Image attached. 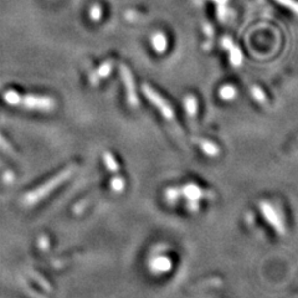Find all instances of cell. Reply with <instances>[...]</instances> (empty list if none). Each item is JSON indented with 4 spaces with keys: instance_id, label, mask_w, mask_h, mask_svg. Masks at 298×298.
<instances>
[{
    "instance_id": "1",
    "label": "cell",
    "mask_w": 298,
    "mask_h": 298,
    "mask_svg": "<svg viewBox=\"0 0 298 298\" xmlns=\"http://www.w3.org/2000/svg\"><path fill=\"white\" fill-rule=\"evenodd\" d=\"M73 173H75V167L66 168L65 170H62L61 173H58V174L56 175V177H53L52 179H50L49 182H46L43 187H40L39 189H36L35 192L31 193L30 201L31 202L38 201V200H40L43 197L50 194V193L53 192L56 188L60 187L61 184H63L66 180L70 179V178L73 175Z\"/></svg>"
},
{
    "instance_id": "16",
    "label": "cell",
    "mask_w": 298,
    "mask_h": 298,
    "mask_svg": "<svg viewBox=\"0 0 298 298\" xmlns=\"http://www.w3.org/2000/svg\"><path fill=\"white\" fill-rule=\"evenodd\" d=\"M101 15H102L101 6H99V5H94V6H92V9H91V18L94 19L95 21H97L99 18H101Z\"/></svg>"
},
{
    "instance_id": "15",
    "label": "cell",
    "mask_w": 298,
    "mask_h": 298,
    "mask_svg": "<svg viewBox=\"0 0 298 298\" xmlns=\"http://www.w3.org/2000/svg\"><path fill=\"white\" fill-rule=\"evenodd\" d=\"M187 209L189 210L190 212H193V214H195V212H198L200 210V202L195 201V200H188Z\"/></svg>"
},
{
    "instance_id": "17",
    "label": "cell",
    "mask_w": 298,
    "mask_h": 298,
    "mask_svg": "<svg viewBox=\"0 0 298 298\" xmlns=\"http://www.w3.org/2000/svg\"><path fill=\"white\" fill-rule=\"evenodd\" d=\"M252 94H253V96H255V99H257V101H260V102H265V97H263V95H262V92L260 91V89H253L252 90Z\"/></svg>"
},
{
    "instance_id": "8",
    "label": "cell",
    "mask_w": 298,
    "mask_h": 298,
    "mask_svg": "<svg viewBox=\"0 0 298 298\" xmlns=\"http://www.w3.org/2000/svg\"><path fill=\"white\" fill-rule=\"evenodd\" d=\"M112 71V62H104L101 67L97 68L94 73H92L91 76H90V82L91 85H97L102 79L107 77L111 73Z\"/></svg>"
},
{
    "instance_id": "13",
    "label": "cell",
    "mask_w": 298,
    "mask_h": 298,
    "mask_svg": "<svg viewBox=\"0 0 298 298\" xmlns=\"http://www.w3.org/2000/svg\"><path fill=\"white\" fill-rule=\"evenodd\" d=\"M164 197L165 199H167L168 202H170V204H174V202L178 201V199L180 198V190L179 188H167L164 192Z\"/></svg>"
},
{
    "instance_id": "12",
    "label": "cell",
    "mask_w": 298,
    "mask_h": 298,
    "mask_svg": "<svg viewBox=\"0 0 298 298\" xmlns=\"http://www.w3.org/2000/svg\"><path fill=\"white\" fill-rule=\"evenodd\" d=\"M219 95L224 101H231V99H235L236 90L235 87L230 86V85H226V86H222L221 89H220Z\"/></svg>"
},
{
    "instance_id": "5",
    "label": "cell",
    "mask_w": 298,
    "mask_h": 298,
    "mask_svg": "<svg viewBox=\"0 0 298 298\" xmlns=\"http://www.w3.org/2000/svg\"><path fill=\"white\" fill-rule=\"evenodd\" d=\"M180 197H184L185 200H195V201H200V200L205 199V198H212L214 194L211 192H206L199 185L194 184V183H189L183 187L179 188Z\"/></svg>"
},
{
    "instance_id": "10",
    "label": "cell",
    "mask_w": 298,
    "mask_h": 298,
    "mask_svg": "<svg viewBox=\"0 0 298 298\" xmlns=\"http://www.w3.org/2000/svg\"><path fill=\"white\" fill-rule=\"evenodd\" d=\"M184 108H185V111H187V113L189 114V116L194 117L195 114H197V111H198L197 99H195L194 96H192V95H189V96H185Z\"/></svg>"
},
{
    "instance_id": "3",
    "label": "cell",
    "mask_w": 298,
    "mask_h": 298,
    "mask_svg": "<svg viewBox=\"0 0 298 298\" xmlns=\"http://www.w3.org/2000/svg\"><path fill=\"white\" fill-rule=\"evenodd\" d=\"M261 212H262L263 217H265L266 221L275 229L276 233H278L280 235H283L286 233L285 230V224H283L282 219L280 217L278 212L276 211L275 207L267 201H261L260 204Z\"/></svg>"
},
{
    "instance_id": "7",
    "label": "cell",
    "mask_w": 298,
    "mask_h": 298,
    "mask_svg": "<svg viewBox=\"0 0 298 298\" xmlns=\"http://www.w3.org/2000/svg\"><path fill=\"white\" fill-rule=\"evenodd\" d=\"M195 142L199 144V147H200V149L202 150V153L206 154L207 157L215 158L220 154V148L214 143V142L209 141V139H202V138L198 139V141H195Z\"/></svg>"
},
{
    "instance_id": "14",
    "label": "cell",
    "mask_w": 298,
    "mask_h": 298,
    "mask_svg": "<svg viewBox=\"0 0 298 298\" xmlns=\"http://www.w3.org/2000/svg\"><path fill=\"white\" fill-rule=\"evenodd\" d=\"M111 187H112V189H113V192L122 193L124 190V187H126V182H124L123 178L117 175V177L112 178Z\"/></svg>"
},
{
    "instance_id": "11",
    "label": "cell",
    "mask_w": 298,
    "mask_h": 298,
    "mask_svg": "<svg viewBox=\"0 0 298 298\" xmlns=\"http://www.w3.org/2000/svg\"><path fill=\"white\" fill-rule=\"evenodd\" d=\"M153 46L155 48L157 52H164L167 48V38L163 34H155L153 36Z\"/></svg>"
},
{
    "instance_id": "2",
    "label": "cell",
    "mask_w": 298,
    "mask_h": 298,
    "mask_svg": "<svg viewBox=\"0 0 298 298\" xmlns=\"http://www.w3.org/2000/svg\"><path fill=\"white\" fill-rule=\"evenodd\" d=\"M143 94L149 101L157 107L158 111L162 113V116L164 117L165 119L172 121V119L174 118V111H173L172 106H170L155 90H153L152 87L148 86V85H143Z\"/></svg>"
},
{
    "instance_id": "4",
    "label": "cell",
    "mask_w": 298,
    "mask_h": 298,
    "mask_svg": "<svg viewBox=\"0 0 298 298\" xmlns=\"http://www.w3.org/2000/svg\"><path fill=\"white\" fill-rule=\"evenodd\" d=\"M121 76H122V79H123L124 86H126L127 101H128V104L131 107H133V108H136V107H138V104H139V99H138V96H137L133 76H132V73H131V71L128 70V67H126V66H122Z\"/></svg>"
},
{
    "instance_id": "6",
    "label": "cell",
    "mask_w": 298,
    "mask_h": 298,
    "mask_svg": "<svg viewBox=\"0 0 298 298\" xmlns=\"http://www.w3.org/2000/svg\"><path fill=\"white\" fill-rule=\"evenodd\" d=\"M172 267V261L167 256H155L149 262V270L154 275H162V273L169 272Z\"/></svg>"
},
{
    "instance_id": "9",
    "label": "cell",
    "mask_w": 298,
    "mask_h": 298,
    "mask_svg": "<svg viewBox=\"0 0 298 298\" xmlns=\"http://www.w3.org/2000/svg\"><path fill=\"white\" fill-rule=\"evenodd\" d=\"M103 163L106 165L107 170L111 173H118L119 172V164L117 163L116 158L113 157V154L109 152L103 153Z\"/></svg>"
}]
</instances>
